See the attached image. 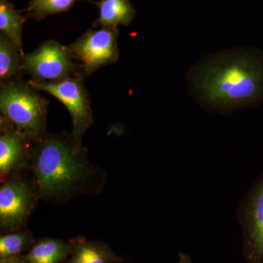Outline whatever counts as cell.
<instances>
[{"mask_svg": "<svg viewBox=\"0 0 263 263\" xmlns=\"http://www.w3.org/2000/svg\"><path fill=\"white\" fill-rule=\"evenodd\" d=\"M34 171L43 197L60 196L78 187L87 173L81 142L71 135L45 136L33 151Z\"/></svg>", "mask_w": 263, "mask_h": 263, "instance_id": "6da1fadb", "label": "cell"}, {"mask_svg": "<svg viewBox=\"0 0 263 263\" xmlns=\"http://www.w3.org/2000/svg\"><path fill=\"white\" fill-rule=\"evenodd\" d=\"M201 87L214 105L232 107L255 103L263 95V64L252 56L228 60L208 70Z\"/></svg>", "mask_w": 263, "mask_h": 263, "instance_id": "7a4b0ae2", "label": "cell"}, {"mask_svg": "<svg viewBox=\"0 0 263 263\" xmlns=\"http://www.w3.org/2000/svg\"><path fill=\"white\" fill-rule=\"evenodd\" d=\"M49 102L21 77L1 84L0 110L7 120L30 141L44 138Z\"/></svg>", "mask_w": 263, "mask_h": 263, "instance_id": "3957f363", "label": "cell"}, {"mask_svg": "<svg viewBox=\"0 0 263 263\" xmlns=\"http://www.w3.org/2000/svg\"><path fill=\"white\" fill-rule=\"evenodd\" d=\"M84 78L82 74H76L57 81H28L33 87L48 92L65 105L72 119V136L80 142L93 124L91 103L84 84Z\"/></svg>", "mask_w": 263, "mask_h": 263, "instance_id": "277c9868", "label": "cell"}, {"mask_svg": "<svg viewBox=\"0 0 263 263\" xmlns=\"http://www.w3.org/2000/svg\"><path fill=\"white\" fill-rule=\"evenodd\" d=\"M74 60L67 46L48 41L32 53L22 55L21 68L32 77L31 80L57 81L82 74Z\"/></svg>", "mask_w": 263, "mask_h": 263, "instance_id": "5b68a950", "label": "cell"}, {"mask_svg": "<svg viewBox=\"0 0 263 263\" xmlns=\"http://www.w3.org/2000/svg\"><path fill=\"white\" fill-rule=\"evenodd\" d=\"M119 32L117 28L89 29L75 42L67 46L84 77L119 60Z\"/></svg>", "mask_w": 263, "mask_h": 263, "instance_id": "8992f818", "label": "cell"}, {"mask_svg": "<svg viewBox=\"0 0 263 263\" xmlns=\"http://www.w3.org/2000/svg\"><path fill=\"white\" fill-rule=\"evenodd\" d=\"M237 218L243 231V254L248 263H263V175L240 202Z\"/></svg>", "mask_w": 263, "mask_h": 263, "instance_id": "52a82bcc", "label": "cell"}, {"mask_svg": "<svg viewBox=\"0 0 263 263\" xmlns=\"http://www.w3.org/2000/svg\"><path fill=\"white\" fill-rule=\"evenodd\" d=\"M32 192L21 179H10L0 189V221L2 226L13 229L20 226L32 210Z\"/></svg>", "mask_w": 263, "mask_h": 263, "instance_id": "ba28073f", "label": "cell"}, {"mask_svg": "<svg viewBox=\"0 0 263 263\" xmlns=\"http://www.w3.org/2000/svg\"><path fill=\"white\" fill-rule=\"evenodd\" d=\"M29 140L11 122L1 117L0 173L2 178L18 170L28 155Z\"/></svg>", "mask_w": 263, "mask_h": 263, "instance_id": "9c48e42d", "label": "cell"}, {"mask_svg": "<svg viewBox=\"0 0 263 263\" xmlns=\"http://www.w3.org/2000/svg\"><path fill=\"white\" fill-rule=\"evenodd\" d=\"M100 8V15L94 23V27L117 28L118 25L127 26L135 15L128 0H101L96 3Z\"/></svg>", "mask_w": 263, "mask_h": 263, "instance_id": "30bf717a", "label": "cell"}, {"mask_svg": "<svg viewBox=\"0 0 263 263\" xmlns=\"http://www.w3.org/2000/svg\"><path fill=\"white\" fill-rule=\"evenodd\" d=\"M71 254V247L64 240L44 238L39 240L23 257L30 263H60Z\"/></svg>", "mask_w": 263, "mask_h": 263, "instance_id": "8fae6325", "label": "cell"}, {"mask_svg": "<svg viewBox=\"0 0 263 263\" xmlns=\"http://www.w3.org/2000/svg\"><path fill=\"white\" fill-rule=\"evenodd\" d=\"M22 53L6 34H0V81L1 84L21 77Z\"/></svg>", "mask_w": 263, "mask_h": 263, "instance_id": "7c38bea8", "label": "cell"}, {"mask_svg": "<svg viewBox=\"0 0 263 263\" xmlns=\"http://www.w3.org/2000/svg\"><path fill=\"white\" fill-rule=\"evenodd\" d=\"M70 263H113L114 254L103 243L79 240L71 247Z\"/></svg>", "mask_w": 263, "mask_h": 263, "instance_id": "4fadbf2b", "label": "cell"}, {"mask_svg": "<svg viewBox=\"0 0 263 263\" xmlns=\"http://www.w3.org/2000/svg\"><path fill=\"white\" fill-rule=\"evenodd\" d=\"M27 17L22 16L7 0H0V30L13 41L22 54V28Z\"/></svg>", "mask_w": 263, "mask_h": 263, "instance_id": "5bb4252c", "label": "cell"}, {"mask_svg": "<svg viewBox=\"0 0 263 263\" xmlns=\"http://www.w3.org/2000/svg\"><path fill=\"white\" fill-rule=\"evenodd\" d=\"M76 0H29L27 10L29 15L41 20L55 13H62L70 9Z\"/></svg>", "mask_w": 263, "mask_h": 263, "instance_id": "9a60e30c", "label": "cell"}, {"mask_svg": "<svg viewBox=\"0 0 263 263\" xmlns=\"http://www.w3.org/2000/svg\"><path fill=\"white\" fill-rule=\"evenodd\" d=\"M31 240L27 233H15L2 235L0 238V258L1 260L13 258L27 248Z\"/></svg>", "mask_w": 263, "mask_h": 263, "instance_id": "2e32d148", "label": "cell"}, {"mask_svg": "<svg viewBox=\"0 0 263 263\" xmlns=\"http://www.w3.org/2000/svg\"><path fill=\"white\" fill-rule=\"evenodd\" d=\"M1 263H30L26 259H18L17 257H13V258L4 259V260H1Z\"/></svg>", "mask_w": 263, "mask_h": 263, "instance_id": "e0dca14e", "label": "cell"}, {"mask_svg": "<svg viewBox=\"0 0 263 263\" xmlns=\"http://www.w3.org/2000/svg\"><path fill=\"white\" fill-rule=\"evenodd\" d=\"M178 263H193L190 256L186 254H179V262Z\"/></svg>", "mask_w": 263, "mask_h": 263, "instance_id": "ac0fdd59", "label": "cell"}]
</instances>
